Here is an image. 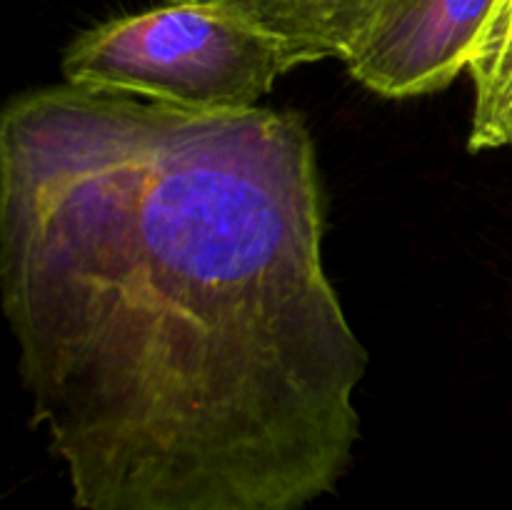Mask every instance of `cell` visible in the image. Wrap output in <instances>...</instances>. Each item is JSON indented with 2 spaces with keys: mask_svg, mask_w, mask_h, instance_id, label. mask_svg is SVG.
<instances>
[{
  "mask_svg": "<svg viewBox=\"0 0 512 510\" xmlns=\"http://www.w3.org/2000/svg\"><path fill=\"white\" fill-rule=\"evenodd\" d=\"M303 115L73 88L0 115V295L80 510H305L368 353L323 265Z\"/></svg>",
  "mask_w": 512,
  "mask_h": 510,
  "instance_id": "cell-1",
  "label": "cell"
},
{
  "mask_svg": "<svg viewBox=\"0 0 512 510\" xmlns=\"http://www.w3.org/2000/svg\"><path fill=\"white\" fill-rule=\"evenodd\" d=\"M298 65L290 45L225 10L165 0L75 35L60 73L73 88L228 113L260 108Z\"/></svg>",
  "mask_w": 512,
  "mask_h": 510,
  "instance_id": "cell-2",
  "label": "cell"
},
{
  "mask_svg": "<svg viewBox=\"0 0 512 510\" xmlns=\"http://www.w3.org/2000/svg\"><path fill=\"white\" fill-rule=\"evenodd\" d=\"M493 8L495 0H385L340 60L383 98L438 93L468 70Z\"/></svg>",
  "mask_w": 512,
  "mask_h": 510,
  "instance_id": "cell-3",
  "label": "cell"
},
{
  "mask_svg": "<svg viewBox=\"0 0 512 510\" xmlns=\"http://www.w3.org/2000/svg\"><path fill=\"white\" fill-rule=\"evenodd\" d=\"M225 10L283 40L305 63L343 58L385 0H185Z\"/></svg>",
  "mask_w": 512,
  "mask_h": 510,
  "instance_id": "cell-4",
  "label": "cell"
},
{
  "mask_svg": "<svg viewBox=\"0 0 512 510\" xmlns=\"http://www.w3.org/2000/svg\"><path fill=\"white\" fill-rule=\"evenodd\" d=\"M473 118L468 148H512V0H495L468 63Z\"/></svg>",
  "mask_w": 512,
  "mask_h": 510,
  "instance_id": "cell-5",
  "label": "cell"
}]
</instances>
